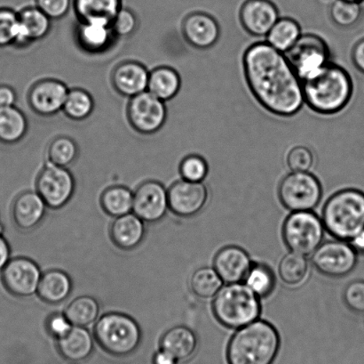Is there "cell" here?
<instances>
[{"label":"cell","instance_id":"1","mask_svg":"<svg viewBox=\"0 0 364 364\" xmlns=\"http://www.w3.org/2000/svg\"><path fill=\"white\" fill-rule=\"evenodd\" d=\"M245 80L260 105L274 115H296L305 103L303 85L284 53L256 42L242 56Z\"/></svg>","mask_w":364,"mask_h":364},{"label":"cell","instance_id":"2","mask_svg":"<svg viewBox=\"0 0 364 364\" xmlns=\"http://www.w3.org/2000/svg\"><path fill=\"white\" fill-rule=\"evenodd\" d=\"M302 85L306 105L323 115L341 112L354 93L350 74L343 67L331 62L315 77L303 81Z\"/></svg>","mask_w":364,"mask_h":364},{"label":"cell","instance_id":"3","mask_svg":"<svg viewBox=\"0 0 364 364\" xmlns=\"http://www.w3.org/2000/svg\"><path fill=\"white\" fill-rule=\"evenodd\" d=\"M280 344L279 333L273 324L256 320L238 329L230 338L228 364H272Z\"/></svg>","mask_w":364,"mask_h":364},{"label":"cell","instance_id":"4","mask_svg":"<svg viewBox=\"0 0 364 364\" xmlns=\"http://www.w3.org/2000/svg\"><path fill=\"white\" fill-rule=\"evenodd\" d=\"M322 221L331 236L351 241L364 229V192L350 188L331 195L323 206Z\"/></svg>","mask_w":364,"mask_h":364},{"label":"cell","instance_id":"5","mask_svg":"<svg viewBox=\"0 0 364 364\" xmlns=\"http://www.w3.org/2000/svg\"><path fill=\"white\" fill-rule=\"evenodd\" d=\"M259 299L245 284H228L214 297L213 315L224 327L240 329L259 319L262 313Z\"/></svg>","mask_w":364,"mask_h":364},{"label":"cell","instance_id":"6","mask_svg":"<svg viewBox=\"0 0 364 364\" xmlns=\"http://www.w3.org/2000/svg\"><path fill=\"white\" fill-rule=\"evenodd\" d=\"M94 337L103 350L116 356H126L136 350L141 331L136 321L121 313H108L99 317Z\"/></svg>","mask_w":364,"mask_h":364},{"label":"cell","instance_id":"7","mask_svg":"<svg viewBox=\"0 0 364 364\" xmlns=\"http://www.w3.org/2000/svg\"><path fill=\"white\" fill-rule=\"evenodd\" d=\"M324 228L322 219L312 212H292L283 224L285 245L292 252L308 256L323 244Z\"/></svg>","mask_w":364,"mask_h":364},{"label":"cell","instance_id":"8","mask_svg":"<svg viewBox=\"0 0 364 364\" xmlns=\"http://www.w3.org/2000/svg\"><path fill=\"white\" fill-rule=\"evenodd\" d=\"M323 188L318 178L310 172L291 171L281 181L278 197L291 212H312L319 204Z\"/></svg>","mask_w":364,"mask_h":364},{"label":"cell","instance_id":"9","mask_svg":"<svg viewBox=\"0 0 364 364\" xmlns=\"http://www.w3.org/2000/svg\"><path fill=\"white\" fill-rule=\"evenodd\" d=\"M285 55L302 82L315 77L331 62L329 46L315 34L301 35Z\"/></svg>","mask_w":364,"mask_h":364},{"label":"cell","instance_id":"10","mask_svg":"<svg viewBox=\"0 0 364 364\" xmlns=\"http://www.w3.org/2000/svg\"><path fill=\"white\" fill-rule=\"evenodd\" d=\"M128 123L141 135H152L165 126L167 119L166 102L148 90L130 98L127 107Z\"/></svg>","mask_w":364,"mask_h":364},{"label":"cell","instance_id":"11","mask_svg":"<svg viewBox=\"0 0 364 364\" xmlns=\"http://www.w3.org/2000/svg\"><path fill=\"white\" fill-rule=\"evenodd\" d=\"M312 264L324 276L345 277L358 265V252L348 241L337 239L321 244L312 254Z\"/></svg>","mask_w":364,"mask_h":364},{"label":"cell","instance_id":"12","mask_svg":"<svg viewBox=\"0 0 364 364\" xmlns=\"http://www.w3.org/2000/svg\"><path fill=\"white\" fill-rule=\"evenodd\" d=\"M36 189L48 208L59 209L73 197L76 181L67 167L48 163L38 174Z\"/></svg>","mask_w":364,"mask_h":364},{"label":"cell","instance_id":"13","mask_svg":"<svg viewBox=\"0 0 364 364\" xmlns=\"http://www.w3.org/2000/svg\"><path fill=\"white\" fill-rule=\"evenodd\" d=\"M4 286L17 298H30L38 292L42 273L37 263L28 258L10 259L1 271Z\"/></svg>","mask_w":364,"mask_h":364},{"label":"cell","instance_id":"14","mask_svg":"<svg viewBox=\"0 0 364 364\" xmlns=\"http://www.w3.org/2000/svg\"><path fill=\"white\" fill-rule=\"evenodd\" d=\"M70 89L56 78H43L28 89V105L39 116H55L62 112Z\"/></svg>","mask_w":364,"mask_h":364},{"label":"cell","instance_id":"15","mask_svg":"<svg viewBox=\"0 0 364 364\" xmlns=\"http://www.w3.org/2000/svg\"><path fill=\"white\" fill-rule=\"evenodd\" d=\"M168 209V190L158 181H146L134 192L133 212L144 222H159Z\"/></svg>","mask_w":364,"mask_h":364},{"label":"cell","instance_id":"16","mask_svg":"<svg viewBox=\"0 0 364 364\" xmlns=\"http://www.w3.org/2000/svg\"><path fill=\"white\" fill-rule=\"evenodd\" d=\"M208 196L203 182L177 181L168 189L169 209L184 219L195 217L205 208Z\"/></svg>","mask_w":364,"mask_h":364},{"label":"cell","instance_id":"17","mask_svg":"<svg viewBox=\"0 0 364 364\" xmlns=\"http://www.w3.org/2000/svg\"><path fill=\"white\" fill-rule=\"evenodd\" d=\"M239 18L242 28L253 37H266L280 19L279 11L271 0H246Z\"/></svg>","mask_w":364,"mask_h":364},{"label":"cell","instance_id":"18","mask_svg":"<svg viewBox=\"0 0 364 364\" xmlns=\"http://www.w3.org/2000/svg\"><path fill=\"white\" fill-rule=\"evenodd\" d=\"M75 39L80 48L91 55L105 53L117 41L112 24L105 21H78Z\"/></svg>","mask_w":364,"mask_h":364},{"label":"cell","instance_id":"19","mask_svg":"<svg viewBox=\"0 0 364 364\" xmlns=\"http://www.w3.org/2000/svg\"><path fill=\"white\" fill-rule=\"evenodd\" d=\"M181 31L189 45L201 50L212 48L220 36L215 18L203 12H194L186 16L182 21Z\"/></svg>","mask_w":364,"mask_h":364},{"label":"cell","instance_id":"20","mask_svg":"<svg viewBox=\"0 0 364 364\" xmlns=\"http://www.w3.org/2000/svg\"><path fill=\"white\" fill-rule=\"evenodd\" d=\"M149 71L136 61H126L114 68L110 81L117 94L132 98L148 90Z\"/></svg>","mask_w":364,"mask_h":364},{"label":"cell","instance_id":"21","mask_svg":"<svg viewBox=\"0 0 364 364\" xmlns=\"http://www.w3.org/2000/svg\"><path fill=\"white\" fill-rule=\"evenodd\" d=\"M252 266L251 258L238 246H227L220 249L213 259V269L225 284L242 283Z\"/></svg>","mask_w":364,"mask_h":364},{"label":"cell","instance_id":"22","mask_svg":"<svg viewBox=\"0 0 364 364\" xmlns=\"http://www.w3.org/2000/svg\"><path fill=\"white\" fill-rule=\"evenodd\" d=\"M19 28L14 46L27 48L34 42L41 41L49 34L52 20L37 6H26L19 13Z\"/></svg>","mask_w":364,"mask_h":364},{"label":"cell","instance_id":"23","mask_svg":"<svg viewBox=\"0 0 364 364\" xmlns=\"http://www.w3.org/2000/svg\"><path fill=\"white\" fill-rule=\"evenodd\" d=\"M46 209H48V206L38 192H21L13 202L12 219L14 223L21 231L33 230L44 219Z\"/></svg>","mask_w":364,"mask_h":364},{"label":"cell","instance_id":"24","mask_svg":"<svg viewBox=\"0 0 364 364\" xmlns=\"http://www.w3.org/2000/svg\"><path fill=\"white\" fill-rule=\"evenodd\" d=\"M145 222L134 213L115 217L109 228L113 244L124 251H132L141 245L145 237Z\"/></svg>","mask_w":364,"mask_h":364},{"label":"cell","instance_id":"25","mask_svg":"<svg viewBox=\"0 0 364 364\" xmlns=\"http://www.w3.org/2000/svg\"><path fill=\"white\" fill-rule=\"evenodd\" d=\"M94 338L87 328L73 326L69 333L57 340V348L69 361H84L94 350Z\"/></svg>","mask_w":364,"mask_h":364},{"label":"cell","instance_id":"26","mask_svg":"<svg viewBox=\"0 0 364 364\" xmlns=\"http://www.w3.org/2000/svg\"><path fill=\"white\" fill-rule=\"evenodd\" d=\"M73 280L62 270L53 269L42 274L37 294L48 304L57 305L66 301L73 291Z\"/></svg>","mask_w":364,"mask_h":364},{"label":"cell","instance_id":"27","mask_svg":"<svg viewBox=\"0 0 364 364\" xmlns=\"http://www.w3.org/2000/svg\"><path fill=\"white\" fill-rule=\"evenodd\" d=\"M198 338L194 331L186 326H176L167 331L161 338V348L177 361H184L194 354Z\"/></svg>","mask_w":364,"mask_h":364},{"label":"cell","instance_id":"28","mask_svg":"<svg viewBox=\"0 0 364 364\" xmlns=\"http://www.w3.org/2000/svg\"><path fill=\"white\" fill-rule=\"evenodd\" d=\"M181 88L179 73L169 66H159L149 71L148 91L164 102L176 98Z\"/></svg>","mask_w":364,"mask_h":364},{"label":"cell","instance_id":"29","mask_svg":"<svg viewBox=\"0 0 364 364\" xmlns=\"http://www.w3.org/2000/svg\"><path fill=\"white\" fill-rule=\"evenodd\" d=\"M28 123L23 110L16 105L0 107V142L14 145L23 140Z\"/></svg>","mask_w":364,"mask_h":364},{"label":"cell","instance_id":"30","mask_svg":"<svg viewBox=\"0 0 364 364\" xmlns=\"http://www.w3.org/2000/svg\"><path fill=\"white\" fill-rule=\"evenodd\" d=\"M73 7L78 21H105L113 18L123 7V0H73Z\"/></svg>","mask_w":364,"mask_h":364},{"label":"cell","instance_id":"31","mask_svg":"<svg viewBox=\"0 0 364 364\" xmlns=\"http://www.w3.org/2000/svg\"><path fill=\"white\" fill-rule=\"evenodd\" d=\"M301 28L292 18H280L266 36L267 42L274 48L287 53L301 37Z\"/></svg>","mask_w":364,"mask_h":364},{"label":"cell","instance_id":"32","mask_svg":"<svg viewBox=\"0 0 364 364\" xmlns=\"http://www.w3.org/2000/svg\"><path fill=\"white\" fill-rule=\"evenodd\" d=\"M100 312L101 308L95 298L81 296L70 303L64 315L73 326L87 328L97 322Z\"/></svg>","mask_w":364,"mask_h":364},{"label":"cell","instance_id":"33","mask_svg":"<svg viewBox=\"0 0 364 364\" xmlns=\"http://www.w3.org/2000/svg\"><path fill=\"white\" fill-rule=\"evenodd\" d=\"M101 205L107 215L113 217L133 212L134 192L123 185L107 188L101 196Z\"/></svg>","mask_w":364,"mask_h":364},{"label":"cell","instance_id":"34","mask_svg":"<svg viewBox=\"0 0 364 364\" xmlns=\"http://www.w3.org/2000/svg\"><path fill=\"white\" fill-rule=\"evenodd\" d=\"M80 155V147L73 138L58 135L49 142L46 157L48 162L59 167H68L76 162Z\"/></svg>","mask_w":364,"mask_h":364},{"label":"cell","instance_id":"35","mask_svg":"<svg viewBox=\"0 0 364 364\" xmlns=\"http://www.w3.org/2000/svg\"><path fill=\"white\" fill-rule=\"evenodd\" d=\"M95 100L85 89L75 88L68 93L63 112L64 115L74 121L88 119L95 110Z\"/></svg>","mask_w":364,"mask_h":364},{"label":"cell","instance_id":"36","mask_svg":"<svg viewBox=\"0 0 364 364\" xmlns=\"http://www.w3.org/2000/svg\"><path fill=\"white\" fill-rule=\"evenodd\" d=\"M309 265L304 255L288 253L281 259L278 274L282 281L288 286H298L308 276Z\"/></svg>","mask_w":364,"mask_h":364},{"label":"cell","instance_id":"37","mask_svg":"<svg viewBox=\"0 0 364 364\" xmlns=\"http://www.w3.org/2000/svg\"><path fill=\"white\" fill-rule=\"evenodd\" d=\"M224 281L213 267L203 266L193 273L189 286L192 293L203 299L215 297Z\"/></svg>","mask_w":364,"mask_h":364},{"label":"cell","instance_id":"38","mask_svg":"<svg viewBox=\"0 0 364 364\" xmlns=\"http://www.w3.org/2000/svg\"><path fill=\"white\" fill-rule=\"evenodd\" d=\"M245 284L259 298L269 297L277 286V278L272 269L265 264L252 263Z\"/></svg>","mask_w":364,"mask_h":364},{"label":"cell","instance_id":"39","mask_svg":"<svg viewBox=\"0 0 364 364\" xmlns=\"http://www.w3.org/2000/svg\"><path fill=\"white\" fill-rule=\"evenodd\" d=\"M330 16L338 27L348 28L355 26L363 16L362 3L335 0L331 6Z\"/></svg>","mask_w":364,"mask_h":364},{"label":"cell","instance_id":"40","mask_svg":"<svg viewBox=\"0 0 364 364\" xmlns=\"http://www.w3.org/2000/svg\"><path fill=\"white\" fill-rule=\"evenodd\" d=\"M19 28V16L12 9L0 7V48L13 46Z\"/></svg>","mask_w":364,"mask_h":364},{"label":"cell","instance_id":"41","mask_svg":"<svg viewBox=\"0 0 364 364\" xmlns=\"http://www.w3.org/2000/svg\"><path fill=\"white\" fill-rule=\"evenodd\" d=\"M179 171L182 180L203 182L209 172V166L205 158L198 155L186 156L181 160Z\"/></svg>","mask_w":364,"mask_h":364},{"label":"cell","instance_id":"42","mask_svg":"<svg viewBox=\"0 0 364 364\" xmlns=\"http://www.w3.org/2000/svg\"><path fill=\"white\" fill-rule=\"evenodd\" d=\"M139 26L137 14L128 7H122L112 21V28L117 38H129Z\"/></svg>","mask_w":364,"mask_h":364},{"label":"cell","instance_id":"43","mask_svg":"<svg viewBox=\"0 0 364 364\" xmlns=\"http://www.w3.org/2000/svg\"><path fill=\"white\" fill-rule=\"evenodd\" d=\"M287 162L289 169L291 171L309 172L315 163V157L311 150L306 146L299 145L288 152Z\"/></svg>","mask_w":364,"mask_h":364},{"label":"cell","instance_id":"44","mask_svg":"<svg viewBox=\"0 0 364 364\" xmlns=\"http://www.w3.org/2000/svg\"><path fill=\"white\" fill-rule=\"evenodd\" d=\"M343 301L353 312L364 313V281L358 280L349 284L345 288Z\"/></svg>","mask_w":364,"mask_h":364},{"label":"cell","instance_id":"45","mask_svg":"<svg viewBox=\"0 0 364 364\" xmlns=\"http://www.w3.org/2000/svg\"><path fill=\"white\" fill-rule=\"evenodd\" d=\"M36 6L52 21L63 19L73 7V0H35Z\"/></svg>","mask_w":364,"mask_h":364},{"label":"cell","instance_id":"46","mask_svg":"<svg viewBox=\"0 0 364 364\" xmlns=\"http://www.w3.org/2000/svg\"><path fill=\"white\" fill-rule=\"evenodd\" d=\"M73 327V324L64 313H53L46 323V331L56 340L65 336Z\"/></svg>","mask_w":364,"mask_h":364},{"label":"cell","instance_id":"47","mask_svg":"<svg viewBox=\"0 0 364 364\" xmlns=\"http://www.w3.org/2000/svg\"><path fill=\"white\" fill-rule=\"evenodd\" d=\"M351 59L356 69L364 74V38L359 39L353 46Z\"/></svg>","mask_w":364,"mask_h":364},{"label":"cell","instance_id":"48","mask_svg":"<svg viewBox=\"0 0 364 364\" xmlns=\"http://www.w3.org/2000/svg\"><path fill=\"white\" fill-rule=\"evenodd\" d=\"M17 94L9 85H0V107L16 105Z\"/></svg>","mask_w":364,"mask_h":364},{"label":"cell","instance_id":"49","mask_svg":"<svg viewBox=\"0 0 364 364\" xmlns=\"http://www.w3.org/2000/svg\"><path fill=\"white\" fill-rule=\"evenodd\" d=\"M3 227L0 224V271L4 269L6 264L9 262L11 256V249L9 242L2 234Z\"/></svg>","mask_w":364,"mask_h":364},{"label":"cell","instance_id":"50","mask_svg":"<svg viewBox=\"0 0 364 364\" xmlns=\"http://www.w3.org/2000/svg\"><path fill=\"white\" fill-rule=\"evenodd\" d=\"M176 363L177 360L163 349L156 355L154 358L155 364H176Z\"/></svg>","mask_w":364,"mask_h":364},{"label":"cell","instance_id":"51","mask_svg":"<svg viewBox=\"0 0 364 364\" xmlns=\"http://www.w3.org/2000/svg\"><path fill=\"white\" fill-rule=\"evenodd\" d=\"M358 253H364V229L348 241Z\"/></svg>","mask_w":364,"mask_h":364},{"label":"cell","instance_id":"52","mask_svg":"<svg viewBox=\"0 0 364 364\" xmlns=\"http://www.w3.org/2000/svg\"><path fill=\"white\" fill-rule=\"evenodd\" d=\"M348 1H354V2L362 3L363 1H364V0H348Z\"/></svg>","mask_w":364,"mask_h":364}]
</instances>
